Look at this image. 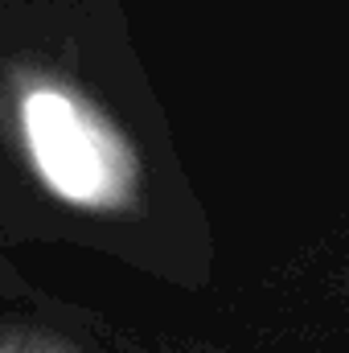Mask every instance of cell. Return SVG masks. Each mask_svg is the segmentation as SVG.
I'll use <instances>...</instances> for the list:
<instances>
[{
  "instance_id": "1",
  "label": "cell",
  "mask_w": 349,
  "mask_h": 353,
  "mask_svg": "<svg viewBox=\"0 0 349 353\" xmlns=\"http://www.w3.org/2000/svg\"><path fill=\"white\" fill-rule=\"evenodd\" d=\"M25 140L41 181L74 205H115L132 189V157L123 140L58 87H37L21 103Z\"/></svg>"
}]
</instances>
